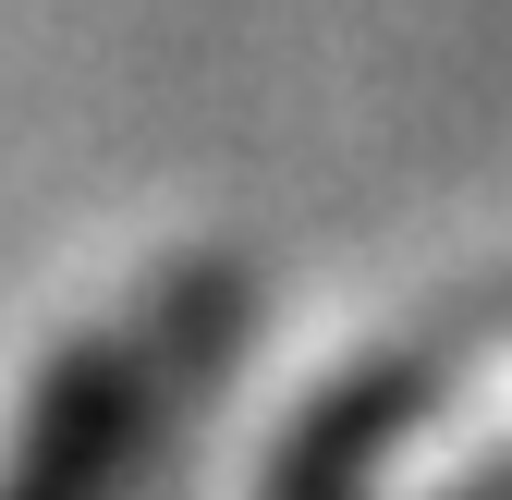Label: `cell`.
Wrapping results in <instances>:
<instances>
[{
	"label": "cell",
	"instance_id": "1",
	"mask_svg": "<svg viewBox=\"0 0 512 500\" xmlns=\"http://www.w3.org/2000/svg\"><path fill=\"white\" fill-rule=\"evenodd\" d=\"M135 427H147V354L135 342H74L49 366L13 464H0V500H110V476L135 464Z\"/></svg>",
	"mask_w": 512,
	"mask_h": 500
}]
</instances>
